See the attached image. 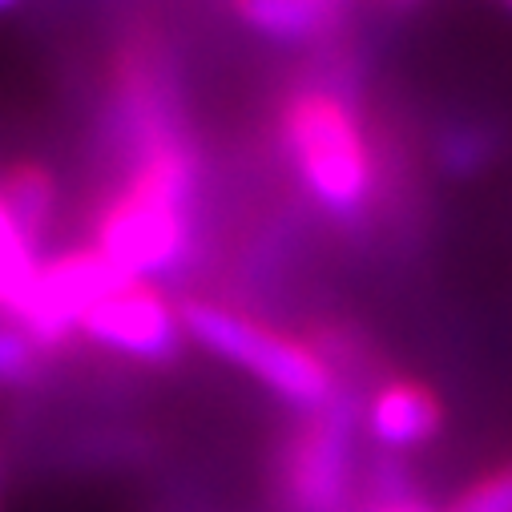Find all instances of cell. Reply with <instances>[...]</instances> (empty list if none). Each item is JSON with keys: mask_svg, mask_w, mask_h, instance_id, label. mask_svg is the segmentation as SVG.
<instances>
[{"mask_svg": "<svg viewBox=\"0 0 512 512\" xmlns=\"http://www.w3.org/2000/svg\"><path fill=\"white\" fill-rule=\"evenodd\" d=\"M355 412L339 396L323 412H307L283 440L275 460V500L283 512H343L355 480Z\"/></svg>", "mask_w": 512, "mask_h": 512, "instance_id": "cell-4", "label": "cell"}, {"mask_svg": "<svg viewBox=\"0 0 512 512\" xmlns=\"http://www.w3.org/2000/svg\"><path fill=\"white\" fill-rule=\"evenodd\" d=\"M45 347L17 323L0 319V388H29L41 379Z\"/></svg>", "mask_w": 512, "mask_h": 512, "instance_id": "cell-9", "label": "cell"}, {"mask_svg": "<svg viewBox=\"0 0 512 512\" xmlns=\"http://www.w3.org/2000/svg\"><path fill=\"white\" fill-rule=\"evenodd\" d=\"M17 5V0H0V9H13Z\"/></svg>", "mask_w": 512, "mask_h": 512, "instance_id": "cell-14", "label": "cell"}, {"mask_svg": "<svg viewBox=\"0 0 512 512\" xmlns=\"http://www.w3.org/2000/svg\"><path fill=\"white\" fill-rule=\"evenodd\" d=\"M504 5H508V9H512V0H504Z\"/></svg>", "mask_w": 512, "mask_h": 512, "instance_id": "cell-15", "label": "cell"}, {"mask_svg": "<svg viewBox=\"0 0 512 512\" xmlns=\"http://www.w3.org/2000/svg\"><path fill=\"white\" fill-rule=\"evenodd\" d=\"M383 9H392V13H412V9H420L424 0H379Z\"/></svg>", "mask_w": 512, "mask_h": 512, "instance_id": "cell-13", "label": "cell"}, {"mask_svg": "<svg viewBox=\"0 0 512 512\" xmlns=\"http://www.w3.org/2000/svg\"><path fill=\"white\" fill-rule=\"evenodd\" d=\"M77 335L138 363H174L186 343L182 311L154 283H138V279L97 299L81 315Z\"/></svg>", "mask_w": 512, "mask_h": 512, "instance_id": "cell-5", "label": "cell"}, {"mask_svg": "<svg viewBox=\"0 0 512 512\" xmlns=\"http://www.w3.org/2000/svg\"><path fill=\"white\" fill-rule=\"evenodd\" d=\"M492 158V138L476 125H452L440 138V166L452 174H476Z\"/></svg>", "mask_w": 512, "mask_h": 512, "instance_id": "cell-10", "label": "cell"}, {"mask_svg": "<svg viewBox=\"0 0 512 512\" xmlns=\"http://www.w3.org/2000/svg\"><path fill=\"white\" fill-rule=\"evenodd\" d=\"M363 428L383 452H416L444 432V404L416 379H392L363 404Z\"/></svg>", "mask_w": 512, "mask_h": 512, "instance_id": "cell-6", "label": "cell"}, {"mask_svg": "<svg viewBox=\"0 0 512 512\" xmlns=\"http://www.w3.org/2000/svg\"><path fill=\"white\" fill-rule=\"evenodd\" d=\"M375 512H436V508H424V504H408V500H388V504H379Z\"/></svg>", "mask_w": 512, "mask_h": 512, "instance_id": "cell-12", "label": "cell"}, {"mask_svg": "<svg viewBox=\"0 0 512 512\" xmlns=\"http://www.w3.org/2000/svg\"><path fill=\"white\" fill-rule=\"evenodd\" d=\"M198 162L186 134L158 138L130 154V174L93 222V250L138 283L174 275L194 242Z\"/></svg>", "mask_w": 512, "mask_h": 512, "instance_id": "cell-1", "label": "cell"}, {"mask_svg": "<svg viewBox=\"0 0 512 512\" xmlns=\"http://www.w3.org/2000/svg\"><path fill=\"white\" fill-rule=\"evenodd\" d=\"M448 512H512V464H500L484 476H476Z\"/></svg>", "mask_w": 512, "mask_h": 512, "instance_id": "cell-11", "label": "cell"}, {"mask_svg": "<svg viewBox=\"0 0 512 512\" xmlns=\"http://www.w3.org/2000/svg\"><path fill=\"white\" fill-rule=\"evenodd\" d=\"M178 311H182V327L190 343L254 375L271 396L299 408L303 416L323 412L339 400L335 363L319 351V343L295 339L271 323L238 315L210 299H186L178 303Z\"/></svg>", "mask_w": 512, "mask_h": 512, "instance_id": "cell-2", "label": "cell"}, {"mask_svg": "<svg viewBox=\"0 0 512 512\" xmlns=\"http://www.w3.org/2000/svg\"><path fill=\"white\" fill-rule=\"evenodd\" d=\"M230 5L242 25L279 45L319 41L347 13V0H230Z\"/></svg>", "mask_w": 512, "mask_h": 512, "instance_id": "cell-7", "label": "cell"}, {"mask_svg": "<svg viewBox=\"0 0 512 512\" xmlns=\"http://www.w3.org/2000/svg\"><path fill=\"white\" fill-rule=\"evenodd\" d=\"M287 158L307 194L335 218H355L371 198V150L355 109L331 89H299L283 105Z\"/></svg>", "mask_w": 512, "mask_h": 512, "instance_id": "cell-3", "label": "cell"}, {"mask_svg": "<svg viewBox=\"0 0 512 512\" xmlns=\"http://www.w3.org/2000/svg\"><path fill=\"white\" fill-rule=\"evenodd\" d=\"M0 202L25 234V242L41 250L57 214V178L41 162H13L0 174Z\"/></svg>", "mask_w": 512, "mask_h": 512, "instance_id": "cell-8", "label": "cell"}]
</instances>
